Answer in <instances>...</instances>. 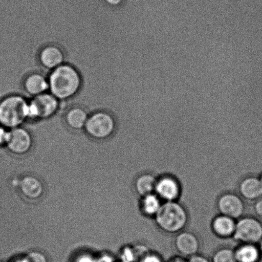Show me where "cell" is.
Returning a JSON list of instances; mask_svg holds the SVG:
<instances>
[{"instance_id":"obj_28","label":"cell","mask_w":262,"mask_h":262,"mask_svg":"<svg viewBox=\"0 0 262 262\" xmlns=\"http://www.w3.org/2000/svg\"><path fill=\"white\" fill-rule=\"evenodd\" d=\"M259 248H260L261 257H262V240L260 241V243L258 244Z\"/></svg>"},{"instance_id":"obj_14","label":"cell","mask_w":262,"mask_h":262,"mask_svg":"<svg viewBox=\"0 0 262 262\" xmlns=\"http://www.w3.org/2000/svg\"><path fill=\"white\" fill-rule=\"evenodd\" d=\"M236 222L237 220L220 214L212 220L210 227L212 232L217 237L233 238L235 231Z\"/></svg>"},{"instance_id":"obj_10","label":"cell","mask_w":262,"mask_h":262,"mask_svg":"<svg viewBox=\"0 0 262 262\" xmlns=\"http://www.w3.org/2000/svg\"><path fill=\"white\" fill-rule=\"evenodd\" d=\"M37 111L38 119H47L53 117L60 107V100L50 92H46L31 100Z\"/></svg>"},{"instance_id":"obj_3","label":"cell","mask_w":262,"mask_h":262,"mask_svg":"<svg viewBox=\"0 0 262 262\" xmlns=\"http://www.w3.org/2000/svg\"><path fill=\"white\" fill-rule=\"evenodd\" d=\"M28 101L20 95H10L0 101V125L14 129L27 120Z\"/></svg>"},{"instance_id":"obj_2","label":"cell","mask_w":262,"mask_h":262,"mask_svg":"<svg viewBox=\"0 0 262 262\" xmlns=\"http://www.w3.org/2000/svg\"><path fill=\"white\" fill-rule=\"evenodd\" d=\"M159 230L168 234L176 235L186 228L189 223L188 212L179 201L163 202L155 217Z\"/></svg>"},{"instance_id":"obj_17","label":"cell","mask_w":262,"mask_h":262,"mask_svg":"<svg viewBox=\"0 0 262 262\" xmlns=\"http://www.w3.org/2000/svg\"><path fill=\"white\" fill-rule=\"evenodd\" d=\"M158 177L150 173L141 174L136 179L135 187L136 192L141 197L155 193V188Z\"/></svg>"},{"instance_id":"obj_9","label":"cell","mask_w":262,"mask_h":262,"mask_svg":"<svg viewBox=\"0 0 262 262\" xmlns=\"http://www.w3.org/2000/svg\"><path fill=\"white\" fill-rule=\"evenodd\" d=\"M32 137L28 131L20 127L9 130L6 146L12 153L23 155L32 146Z\"/></svg>"},{"instance_id":"obj_19","label":"cell","mask_w":262,"mask_h":262,"mask_svg":"<svg viewBox=\"0 0 262 262\" xmlns=\"http://www.w3.org/2000/svg\"><path fill=\"white\" fill-rule=\"evenodd\" d=\"M163 202L155 193L141 197L140 208L145 216L154 217L158 212Z\"/></svg>"},{"instance_id":"obj_12","label":"cell","mask_w":262,"mask_h":262,"mask_svg":"<svg viewBox=\"0 0 262 262\" xmlns=\"http://www.w3.org/2000/svg\"><path fill=\"white\" fill-rule=\"evenodd\" d=\"M238 192L243 199L254 201L262 197V184L258 177H245L238 184Z\"/></svg>"},{"instance_id":"obj_27","label":"cell","mask_w":262,"mask_h":262,"mask_svg":"<svg viewBox=\"0 0 262 262\" xmlns=\"http://www.w3.org/2000/svg\"><path fill=\"white\" fill-rule=\"evenodd\" d=\"M169 262H188V260H185L184 258L182 257H177L171 259L170 261Z\"/></svg>"},{"instance_id":"obj_25","label":"cell","mask_w":262,"mask_h":262,"mask_svg":"<svg viewBox=\"0 0 262 262\" xmlns=\"http://www.w3.org/2000/svg\"><path fill=\"white\" fill-rule=\"evenodd\" d=\"M188 262H212L209 259L205 257L203 255H200L198 254L196 255L192 256V257L188 258Z\"/></svg>"},{"instance_id":"obj_29","label":"cell","mask_w":262,"mask_h":262,"mask_svg":"<svg viewBox=\"0 0 262 262\" xmlns=\"http://www.w3.org/2000/svg\"><path fill=\"white\" fill-rule=\"evenodd\" d=\"M259 180H260V181L262 184V173H261L260 176L258 177Z\"/></svg>"},{"instance_id":"obj_8","label":"cell","mask_w":262,"mask_h":262,"mask_svg":"<svg viewBox=\"0 0 262 262\" xmlns=\"http://www.w3.org/2000/svg\"><path fill=\"white\" fill-rule=\"evenodd\" d=\"M176 235L174 246L180 256L189 258L199 254L200 242L199 237L194 233L183 230Z\"/></svg>"},{"instance_id":"obj_11","label":"cell","mask_w":262,"mask_h":262,"mask_svg":"<svg viewBox=\"0 0 262 262\" xmlns=\"http://www.w3.org/2000/svg\"><path fill=\"white\" fill-rule=\"evenodd\" d=\"M38 59L41 66L52 71L65 63L66 56L60 47L55 45H49L42 48Z\"/></svg>"},{"instance_id":"obj_4","label":"cell","mask_w":262,"mask_h":262,"mask_svg":"<svg viewBox=\"0 0 262 262\" xmlns=\"http://www.w3.org/2000/svg\"><path fill=\"white\" fill-rule=\"evenodd\" d=\"M233 238L240 244L257 245L262 240V223L255 217H241L236 222Z\"/></svg>"},{"instance_id":"obj_16","label":"cell","mask_w":262,"mask_h":262,"mask_svg":"<svg viewBox=\"0 0 262 262\" xmlns=\"http://www.w3.org/2000/svg\"><path fill=\"white\" fill-rule=\"evenodd\" d=\"M89 115L83 107H72L67 112L66 121L69 127L74 129H81L85 127Z\"/></svg>"},{"instance_id":"obj_26","label":"cell","mask_w":262,"mask_h":262,"mask_svg":"<svg viewBox=\"0 0 262 262\" xmlns=\"http://www.w3.org/2000/svg\"><path fill=\"white\" fill-rule=\"evenodd\" d=\"M104 2L110 6L118 7L122 4L124 0H104Z\"/></svg>"},{"instance_id":"obj_21","label":"cell","mask_w":262,"mask_h":262,"mask_svg":"<svg viewBox=\"0 0 262 262\" xmlns=\"http://www.w3.org/2000/svg\"><path fill=\"white\" fill-rule=\"evenodd\" d=\"M25 258L28 262H48L46 256L38 252L30 253Z\"/></svg>"},{"instance_id":"obj_18","label":"cell","mask_w":262,"mask_h":262,"mask_svg":"<svg viewBox=\"0 0 262 262\" xmlns=\"http://www.w3.org/2000/svg\"><path fill=\"white\" fill-rule=\"evenodd\" d=\"M20 189L25 196L30 199H37L42 196L43 186L37 179L33 177H27L20 183Z\"/></svg>"},{"instance_id":"obj_24","label":"cell","mask_w":262,"mask_h":262,"mask_svg":"<svg viewBox=\"0 0 262 262\" xmlns=\"http://www.w3.org/2000/svg\"><path fill=\"white\" fill-rule=\"evenodd\" d=\"M254 212L258 217L262 219V197L256 200L254 204Z\"/></svg>"},{"instance_id":"obj_1","label":"cell","mask_w":262,"mask_h":262,"mask_svg":"<svg viewBox=\"0 0 262 262\" xmlns=\"http://www.w3.org/2000/svg\"><path fill=\"white\" fill-rule=\"evenodd\" d=\"M51 94L60 101L76 96L80 91L82 77L75 67L63 63L51 71L48 78Z\"/></svg>"},{"instance_id":"obj_5","label":"cell","mask_w":262,"mask_h":262,"mask_svg":"<svg viewBox=\"0 0 262 262\" xmlns=\"http://www.w3.org/2000/svg\"><path fill=\"white\" fill-rule=\"evenodd\" d=\"M115 125L114 118L110 113L99 111L89 117L84 129L91 137L104 140L114 132Z\"/></svg>"},{"instance_id":"obj_22","label":"cell","mask_w":262,"mask_h":262,"mask_svg":"<svg viewBox=\"0 0 262 262\" xmlns=\"http://www.w3.org/2000/svg\"><path fill=\"white\" fill-rule=\"evenodd\" d=\"M141 262H163L160 256L156 254L148 253L141 259Z\"/></svg>"},{"instance_id":"obj_23","label":"cell","mask_w":262,"mask_h":262,"mask_svg":"<svg viewBox=\"0 0 262 262\" xmlns=\"http://www.w3.org/2000/svg\"><path fill=\"white\" fill-rule=\"evenodd\" d=\"M9 132L7 128L0 125V146L6 145Z\"/></svg>"},{"instance_id":"obj_6","label":"cell","mask_w":262,"mask_h":262,"mask_svg":"<svg viewBox=\"0 0 262 262\" xmlns=\"http://www.w3.org/2000/svg\"><path fill=\"white\" fill-rule=\"evenodd\" d=\"M220 214L235 220L240 219L245 212V204L240 195L233 192H226L218 198L216 204Z\"/></svg>"},{"instance_id":"obj_13","label":"cell","mask_w":262,"mask_h":262,"mask_svg":"<svg viewBox=\"0 0 262 262\" xmlns=\"http://www.w3.org/2000/svg\"><path fill=\"white\" fill-rule=\"evenodd\" d=\"M23 84L25 92L33 97L46 93L50 90L48 78L37 72L28 74Z\"/></svg>"},{"instance_id":"obj_15","label":"cell","mask_w":262,"mask_h":262,"mask_svg":"<svg viewBox=\"0 0 262 262\" xmlns=\"http://www.w3.org/2000/svg\"><path fill=\"white\" fill-rule=\"evenodd\" d=\"M237 262H259L261 258L260 248L252 244H240L234 250Z\"/></svg>"},{"instance_id":"obj_7","label":"cell","mask_w":262,"mask_h":262,"mask_svg":"<svg viewBox=\"0 0 262 262\" xmlns=\"http://www.w3.org/2000/svg\"><path fill=\"white\" fill-rule=\"evenodd\" d=\"M155 194L163 202L178 201L182 194L181 182L171 174L158 177Z\"/></svg>"},{"instance_id":"obj_20","label":"cell","mask_w":262,"mask_h":262,"mask_svg":"<svg viewBox=\"0 0 262 262\" xmlns=\"http://www.w3.org/2000/svg\"><path fill=\"white\" fill-rule=\"evenodd\" d=\"M212 262H237L235 251L232 248L225 247L219 249L212 256Z\"/></svg>"},{"instance_id":"obj_30","label":"cell","mask_w":262,"mask_h":262,"mask_svg":"<svg viewBox=\"0 0 262 262\" xmlns=\"http://www.w3.org/2000/svg\"><path fill=\"white\" fill-rule=\"evenodd\" d=\"M11 262H13V261H11Z\"/></svg>"}]
</instances>
